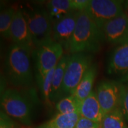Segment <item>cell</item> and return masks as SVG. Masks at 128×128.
<instances>
[{
  "instance_id": "obj_18",
  "label": "cell",
  "mask_w": 128,
  "mask_h": 128,
  "mask_svg": "<svg viewBox=\"0 0 128 128\" xmlns=\"http://www.w3.org/2000/svg\"><path fill=\"white\" fill-rule=\"evenodd\" d=\"M100 124L101 128H128L119 108L106 114Z\"/></svg>"
},
{
  "instance_id": "obj_3",
  "label": "cell",
  "mask_w": 128,
  "mask_h": 128,
  "mask_svg": "<svg viewBox=\"0 0 128 128\" xmlns=\"http://www.w3.org/2000/svg\"><path fill=\"white\" fill-rule=\"evenodd\" d=\"M104 40L102 30L86 12H80L70 44V54L98 52Z\"/></svg>"
},
{
  "instance_id": "obj_11",
  "label": "cell",
  "mask_w": 128,
  "mask_h": 128,
  "mask_svg": "<svg viewBox=\"0 0 128 128\" xmlns=\"http://www.w3.org/2000/svg\"><path fill=\"white\" fill-rule=\"evenodd\" d=\"M108 72L120 81H128V42L120 44L112 53L108 63Z\"/></svg>"
},
{
  "instance_id": "obj_16",
  "label": "cell",
  "mask_w": 128,
  "mask_h": 128,
  "mask_svg": "<svg viewBox=\"0 0 128 128\" xmlns=\"http://www.w3.org/2000/svg\"><path fill=\"white\" fill-rule=\"evenodd\" d=\"M46 8L53 24L74 11L71 0H51L47 2Z\"/></svg>"
},
{
  "instance_id": "obj_19",
  "label": "cell",
  "mask_w": 128,
  "mask_h": 128,
  "mask_svg": "<svg viewBox=\"0 0 128 128\" xmlns=\"http://www.w3.org/2000/svg\"><path fill=\"white\" fill-rule=\"evenodd\" d=\"M17 10L8 7L3 10L0 13V32L4 39H10L11 27Z\"/></svg>"
},
{
  "instance_id": "obj_10",
  "label": "cell",
  "mask_w": 128,
  "mask_h": 128,
  "mask_svg": "<svg viewBox=\"0 0 128 128\" xmlns=\"http://www.w3.org/2000/svg\"><path fill=\"white\" fill-rule=\"evenodd\" d=\"M104 40L112 44L128 42V15L125 12L107 22L102 28Z\"/></svg>"
},
{
  "instance_id": "obj_4",
  "label": "cell",
  "mask_w": 128,
  "mask_h": 128,
  "mask_svg": "<svg viewBox=\"0 0 128 128\" xmlns=\"http://www.w3.org/2000/svg\"><path fill=\"white\" fill-rule=\"evenodd\" d=\"M20 9L28 24L35 48L53 42V23L47 10L30 6Z\"/></svg>"
},
{
  "instance_id": "obj_14",
  "label": "cell",
  "mask_w": 128,
  "mask_h": 128,
  "mask_svg": "<svg viewBox=\"0 0 128 128\" xmlns=\"http://www.w3.org/2000/svg\"><path fill=\"white\" fill-rule=\"evenodd\" d=\"M70 55H64L56 66L55 67L53 76L52 88L50 97V102H55L62 96V87L63 84L64 74L68 64Z\"/></svg>"
},
{
  "instance_id": "obj_21",
  "label": "cell",
  "mask_w": 128,
  "mask_h": 128,
  "mask_svg": "<svg viewBox=\"0 0 128 128\" xmlns=\"http://www.w3.org/2000/svg\"><path fill=\"white\" fill-rule=\"evenodd\" d=\"M55 68L51 70L50 72L48 73L45 78L43 80L42 82L39 84L40 90L42 96L43 98L47 102H50V97L51 93V88H52V80L53 76H54V71H55Z\"/></svg>"
},
{
  "instance_id": "obj_23",
  "label": "cell",
  "mask_w": 128,
  "mask_h": 128,
  "mask_svg": "<svg viewBox=\"0 0 128 128\" xmlns=\"http://www.w3.org/2000/svg\"><path fill=\"white\" fill-rule=\"evenodd\" d=\"M75 128H101V124L81 116Z\"/></svg>"
},
{
  "instance_id": "obj_5",
  "label": "cell",
  "mask_w": 128,
  "mask_h": 128,
  "mask_svg": "<svg viewBox=\"0 0 128 128\" xmlns=\"http://www.w3.org/2000/svg\"><path fill=\"white\" fill-rule=\"evenodd\" d=\"M92 56L88 53L71 54L64 74L62 96H71L82 80L85 73L92 65Z\"/></svg>"
},
{
  "instance_id": "obj_25",
  "label": "cell",
  "mask_w": 128,
  "mask_h": 128,
  "mask_svg": "<svg viewBox=\"0 0 128 128\" xmlns=\"http://www.w3.org/2000/svg\"><path fill=\"white\" fill-rule=\"evenodd\" d=\"M0 128H16L9 117H8L2 111L1 112Z\"/></svg>"
},
{
  "instance_id": "obj_26",
  "label": "cell",
  "mask_w": 128,
  "mask_h": 128,
  "mask_svg": "<svg viewBox=\"0 0 128 128\" xmlns=\"http://www.w3.org/2000/svg\"><path fill=\"white\" fill-rule=\"evenodd\" d=\"M39 128H48V125L45 123V124H42V125H41L40 126Z\"/></svg>"
},
{
  "instance_id": "obj_6",
  "label": "cell",
  "mask_w": 128,
  "mask_h": 128,
  "mask_svg": "<svg viewBox=\"0 0 128 128\" xmlns=\"http://www.w3.org/2000/svg\"><path fill=\"white\" fill-rule=\"evenodd\" d=\"M62 45L55 42L37 48L34 50L37 68L38 84L42 82L46 75L55 68L64 56Z\"/></svg>"
},
{
  "instance_id": "obj_7",
  "label": "cell",
  "mask_w": 128,
  "mask_h": 128,
  "mask_svg": "<svg viewBox=\"0 0 128 128\" xmlns=\"http://www.w3.org/2000/svg\"><path fill=\"white\" fill-rule=\"evenodd\" d=\"M123 4L118 0H90L85 12L102 30L107 22L124 13Z\"/></svg>"
},
{
  "instance_id": "obj_22",
  "label": "cell",
  "mask_w": 128,
  "mask_h": 128,
  "mask_svg": "<svg viewBox=\"0 0 128 128\" xmlns=\"http://www.w3.org/2000/svg\"><path fill=\"white\" fill-rule=\"evenodd\" d=\"M119 108L121 110L125 120L128 123V85L126 87L124 86L120 102Z\"/></svg>"
},
{
  "instance_id": "obj_24",
  "label": "cell",
  "mask_w": 128,
  "mask_h": 128,
  "mask_svg": "<svg viewBox=\"0 0 128 128\" xmlns=\"http://www.w3.org/2000/svg\"><path fill=\"white\" fill-rule=\"evenodd\" d=\"M74 11H85L90 4V0H71Z\"/></svg>"
},
{
  "instance_id": "obj_1",
  "label": "cell",
  "mask_w": 128,
  "mask_h": 128,
  "mask_svg": "<svg viewBox=\"0 0 128 128\" xmlns=\"http://www.w3.org/2000/svg\"><path fill=\"white\" fill-rule=\"evenodd\" d=\"M38 98L34 89L11 88L4 91L1 97L2 112L25 125L32 124Z\"/></svg>"
},
{
  "instance_id": "obj_9",
  "label": "cell",
  "mask_w": 128,
  "mask_h": 128,
  "mask_svg": "<svg viewBox=\"0 0 128 128\" xmlns=\"http://www.w3.org/2000/svg\"><path fill=\"white\" fill-rule=\"evenodd\" d=\"M80 12L72 11L53 24L52 40L62 45L65 51L70 52V44Z\"/></svg>"
},
{
  "instance_id": "obj_12",
  "label": "cell",
  "mask_w": 128,
  "mask_h": 128,
  "mask_svg": "<svg viewBox=\"0 0 128 128\" xmlns=\"http://www.w3.org/2000/svg\"><path fill=\"white\" fill-rule=\"evenodd\" d=\"M10 39L14 44L23 46L34 51L35 48L28 24L22 10L19 8L16 11L10 30Z\"/></svg>"
},
{
  "instance_id": "obj_27",
  "label": "cell",
  "mask_w": 128,
  "mask_h": 128,
  "mask_svg": "<svg viewBox=\"0 0 128 128\" xmlns=\"http://www.w3.org/2000/svg\"><path fill=\"white\" fill-rule=\"evenodd\" d=\"M46 124H47V125H48V128H56L52 127V126H50V125H49V124H47V122H46Z\"/></svg>"
},
{
  "instance_id": "obj_17",
  "label": "cell",
  "mask_w": 128,
  "mask_h": 128,
  "mask_svg": "<svg viewBox=\"0 0 128 128\" xmlns=\"http://www.w3.org/2000/svg\"><path fill=\"white\" fill-rule=\"evenodd\" d=\"M81 117L79 112L58 113L47 124L56 128H75Z\"/></svg>"
},
{
  "instance_id": "obj_2",
  "label": "cell",
  "mask_w": 128,
  "mask_h": 128,
  "mask_svg": "<svg viewBox=\"0 0 128 128\" xmlns=\"http://www.w3.org/2000/svg\"><path fill=\"white\" fill-rule=\"evenodd\" d=\"M28 48L13 44L6 55L4 73L6 79L14 88H31L33 82L30 55Z\"/></svg>"
},
{
  "instance_id": "obj_15",
  "label": "cell",
  "mask_w": 128,
  "mask_h": 128,
  "mask_svg": "<svg viewBox=\"0 0 128 128\" xmlns=\"http://www.w3.org/2000/svg\"><path fill=\"white\" fill-rule=\"evenodd\" d=\"M97 74V68L96 65H92L85 73L72 94L80 102L87 98L92 92V87Z\"/></svg>"
},
{
  "instance_id": "obj_8",
  "label": "cell",
  "mask_w": 128,
  "mask_h": 128,
  "mask_svg": "<svg viewBox=\"0 0 128 128\" xmlns=\"http://www.w3.org/2000/svg\"><path fill=\"white\" fill-rule=\"evenodd\" d=\"M124 86L116 81H103L97 88V98L104 116L119 108Z\"/></svg>"
},
{
  "instance_id": "obj_13",
  "label": "cell",
  "mask_w": 128,
  "mask_h": 128,
  "mask_svg": "<svg viewBox=\"0 0 128 128\" xmlns=\"http://www.w3.org/2000/svg\"><path fill=\"white\" fill-rule=\"evenodd\" d=\"M79 113L82 117L101 124L104 114L96 92L92 91L87 98L81 101Z\"/></svg>"
},
{
  "instance_id": "obj_20",
  "label": "cell",
  "mask_w": 128,
  "mask_h": 128,
  "mask_svg": "<svg viewBox=\"0 0 128 128\" xmlns=\"http://www.w3.org/2000/svg\"><path fill=\"white\" fill-rule=\"evenodd\" d=\"M80 102L74 96H66L62 98L56 104V108L59 113H71L79 112Z\"/></svg>"
}]
</instances>
